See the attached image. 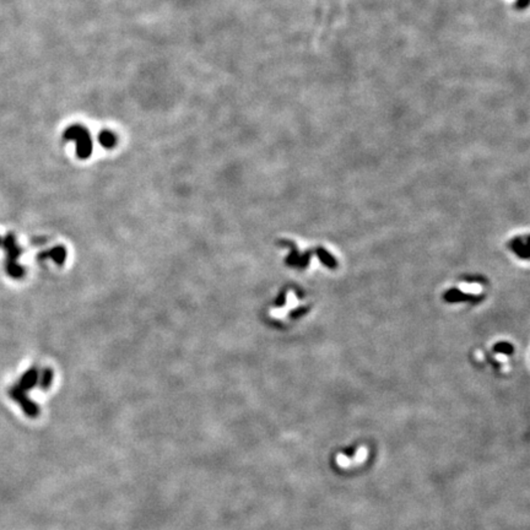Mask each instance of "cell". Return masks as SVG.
I'll return each instance as SVG.
<instances>
[{"instance_id":"cell-1","label":"cell","mask_w":530,"mask_h":530,"mask_svg":"<svg viewBox=\"0 0 530 530\" xmlns=\"http://www.w3.org/2000/svg\"><path fill=\"white\" fill-rule=\"evenodd\" d=\"M9 395L21 405L22 410L25 411L26 415L30 416V418H37V416H38L39 407L37 406L32 400H30V399L27 398V395H26V392L20 389L19 387L14 386L11 388V389L9 390Z\"/></svg>"},{"instance_id":"cell-2","label":"cell","mask_w":530,"mask_h":530,"mask_svg":"<svg viewBox=\"0 0 530 530\" xmlns=\"http://www.w3.org/2000/svg\"><path fill=\"white\" fill-rule=\"evenodd\" d=\"M66 137L76 141L77 155H79L81 158L88 157L90 153H91V141H90L88 133H86L85 130L75 127V128L68 130Z\"/></svg>"},{"instance_id":"cell-3","label":"cell","mask_w":530,"mask_h":530,"mask_svg":"<svg viewBox=\"0 0 530 530\" xmlns=\"http://www.w3.org/2000/svg\"><path fill=\"white\" fill-rule=\"evenodd\" d=\"M2 247L5 249L7 252V264H13V263H17L16 260L21 257V248L17 246L15 241V236L13 233H8L7 237L3 239Z\"/></svg>"},{"instance_id":"cell-4","label":"cell","mask_w":530,"mask_h":530,"mask_svg":"<svg viewBox=\"0 0 530 530\" xmlns=\"http://www.w3.org/2000/svg\"><path fill=\"white\" fill-rule=\"evenodd\" d=\"M38 377H39L38 371H37L36 369H30L24 373V376H22L21 379H20V382L16 384V386L19 387L21 390H24V392H27V390L32 389V388L36 386L37 383H38Z\"/></svg>"},{"instance_id":"cell-5","label":"cell","mask_w":530,"mask_h":530,"mask_svg":"<svg viewBox=\"0 0 530 530\" xmlns=\"http://www.w3.org/2000/svg\"><path fill=\"white\" fill-rule=\"evenodd\" d=\"M66 257V252L63 247H54L51 251L45 252V253H40L38 256V259H46V258H51L52 260L57 263V264L62 265L64 263Z\"/></svg>"},{"instance_id":"cell-6","label":"cell","mask_w":530,"mask_h":530,"mask_svg":"<svg viewBox=\"0 0 530 530\" xmlns=\"http://www.w3.org/2000/svg\"><path fill=\"white\" fill-rule=\"evenodd\" d=\"M38 382H39V387L42 388L43 390L49 389L52 386V382H53V371H52L51 369L43 370L42 373H40V376L38 377Z\"/></svg>"},{"instance_id":"cell-7","label":"cell","mask_w":530,"mask_h":530,"mask_svg":"<svg viewBox=\"0 0 530 530\" xmlns=\"http://www.w3.org/2000/svg\"><path fill=\"white\" fill-rule=\"evenodd\" d=\"M5 269H7V273L10 277L13 279H21L25 275V269L21 265H19L17 263H13V264H5Z\"/></svg>"},{"instance_id":"cell-8","label":"cell","mask_w":530,"mask_h":530,"mask_svg":"<svg viewBox=\"0 0 530 530\" xmlns=\"http://www.w3.org/2000/svg\"><path fill=\"white\" fill-rule=\"evenodd\" d=\"M114 137H113L111 133H103V134L101 135V143H102L103 146L111 147L113 146V144H114Z\"/></svg>"},{"instance_id":"cell-9","label":"cell","mask_w":530,"mask_h":530,"mask_svg":"<svg viewBox=\"0 0 530 530\" xmlns=\"http://www.w3.org/2000/svg\"><path fill=\"white\" fill-rule=\"evenodd\" d=\"M2 243H3V238H2V237H0V247H2Z\"/></svg>"}]
</instances>
